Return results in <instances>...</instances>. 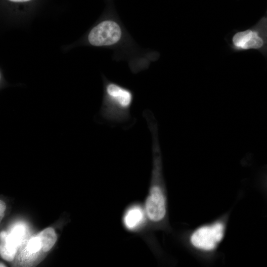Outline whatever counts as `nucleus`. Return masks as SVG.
Returning <instances> with one entry per match:
<instances>
[{
  "label": "nucleus",
  "instance_id": "obj_1",
  "mask_svg": "<svg viewBox=\"0 0 267 267\" xmlns=\"http://www.w3.org/2000/svg\"><path fill=\"white\" fill-rule=\"evenodd\" d=\"M152 136V167L147 194L143 204L148 223L161 228L167 216V200L163 173L158 123L150 110L143 113Z\"/></svg>",
  "mask_w": 267,
  "mask_h": 267
},
{
  "label": "nucleus",
  "instance_id": "obj_2",
  "mask_svg": "<svg viewBox=\"0 0 267 267\" xmlns=\"http://www.w3.org/2000/svg\"><path fill=\"white\" fill-rule=\"evenodd\" d=\"M134 98L133 93L130 89L114 83H108L105 87L100 114L110 122H127L131 118Z\"/></svg>",
  "mask_w": 267,
  "mask_h": 267
},
{
  "label": "nucleus",
  "instance_id": "obj_3",
  "mask_svg": "<svg viewBox=\"0 0 267 267\" xmlns=\"http://www.w3.org/2000/svg\"><path fill=\"white\" fill-rule=\"evenodd\" d=\"M227 43L233 52L255 50L267 58V10L265 15L255 25L231 34Z\"/></svg>",
  "mask_w": 267,
  "mask_h": 267
},
{
  "label": "nucleus",
  "instance_id": "obj_4",
  "mask_svg": "<svg viewBox=\"0 0 267 267\" xmlns=\"http://www.w3.org/2000/svg\"><path fill=\"white\" fill-rule=\"evenodd\" d=\"M224 229V225L221 222L201 226L192 233L189 238L190 242L196 249L212 250L222 240Z\"/></svg>",
  "mask_w": 267,
  "mask_h": 267
},
{
  "label": "nucleus",
  "instance_id": "obj_5",
  "mask_svg": "<svg viewBox=\"0 0 267 267\" xmlns=\"http://www.w3.org/2000/svg\"><path fill=\"white\" fill-rule=\"evenodd\" d=\"M119 25L111 20H106L95 26L89 32L88 40L94 46L110 45L117 43L121 37Z\"/></svg>",
  "mask_w": 267,
  "mask_h": 267
},
{
  "label": "nucleus",
  "instance_id": "obj_6",
  "mask_svg": "<svg viewBox=\"0 0 267 267\" xmlns=\"http://www.w3.org/2000/svg\"><path fill=\"white\" fill-rule=\"evenodd\" d=\"M148 223L143 204L134 202L127 206L122 216L124 228L130 232H136Z\"/></svg>",
  "mask_w": 267,
  "mask_h": 267
},
{
  "label": "nucleus",
  "instance_id": "obj_7",
  "mask_svg": "<svg viewBox=\"0 0 267 267\" xmlns=\"http://www.w3.org/2000/svg\"><path fill=\"white\" fill-rule=\"evenodd\" d=\"M17 248L9 240L7 233L5 231H1L0 232V252L1 257L7 261H12Z\"/></svg>",
  "mask_w": 267,
  "mask_h": 267
},
{
  "label": "nucleus",
  "instance_id": "obj_8",
  "mask_svg": "<svg viewBox=\"0 0 267 267\" xmlns=\"http://www.w3.org/2000/svg\"><path fill=\"white\" fill-rule=\"evenodd\" d=\"M38 236L41 240L42 249L44 252H47L51 249L57 240L54 230L51 227L44 229Z\"/></svg>",
  "mask_w": 267,
  "mask_h": 267
},
{
  "label": "nucleus",
  "instance_id": "obj_9",
  "mask_svg": "<svg viewBox=\"0 0 267 267\" xmlns=\"http://www.w3.org/2000/svg\"><path fill=\"white\" fill-rule=\"evenodd\" d=\"M25 234V229L21 224L15 226L11 232L8 234L10 242L17 248L21 243Z\"/></svg>",
  "mask_w": 267,
  "mask_h": 267
},
{
  "label": "nucleus",
  "instance_id": "obj_10",
  "mask_svg": "<svg viewBox=\"0 0 267 267\" xmlns=\"http://www.w3.org/2000/svg\"><path fill=\"white\" fill-rule=\"evenodd\" d=\"M27 250L30 253H35L42 249L41 240L38 236L32 237L28 241Z\"/></svg>",
  "mask_w": 267,
  "mask_h": 267
},
{
  "label": "nucleus",
  "instance_id": "obj_11",
  "mask_svg": "<svg viewBox=\"0 0 267 267\" xmlns=\"http://www.w3.org/2000/svg\"><path fill=\"white\" fill-rule=\"evenodd\" d=\"M6 206L4 202L2 200L0 201V220L4 216V212L5 210Z\"/></svg>",
  "mask_w": 267,
  "mask_h": 267
},
{
  "label": "nucleus",
  "instance_id": "obj_12",
  "mask_svg": "<svg viewBox=\"0 0 267 267\" xmlns=\"http://www.w3.org/2000/svg\"><path fill=\"white\" fill-rule=\"evenodd\" d=\"M8 0L13 1V2H25V1H30L31 0Z\"/></svg>",
  "mask_w": 267,
  "mask_h": 267
},
{
  "label": "nucleus",
  "instance_id": "obj_13",
  "mask_svg": "<svg viewBox=\"0 0 267 267\" xmlns=\"http://www.w3.org/2000/svg\"><path fill=\"white\" fill-rule=\"evenodd\" d=\"M0 267H5V266L2 263H0Z\"/></svg>",
  "mask_w": 267,
  "mask_h": 267
}]
</instances>
